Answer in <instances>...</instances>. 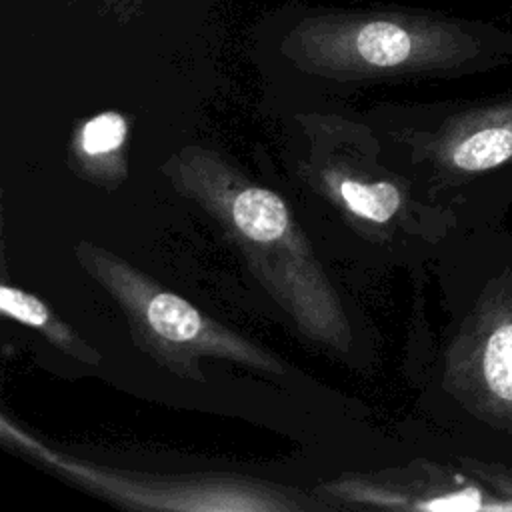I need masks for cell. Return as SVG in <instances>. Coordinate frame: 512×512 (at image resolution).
Here are the masks:
<instances>
[{
    "mask_svg": "<svg viewBox=\"0 0 512 512\" xmlns=\"http://www.w3.org/2000/svg\"><path fill=\"white\" fill-rule=\"evenodd\" d=\"M446 390L476 418L512 432V274L492 278L446 352Z\"/></svg>",
    "mask_w": 512,
    "mask_h": 512,
    "instance_id": "4",
    "label": "cell"
},
{
    "mask_svg": "<svg viewBox=\"0 0 512 512\" xmlns=\"http://www.w3.org/2000/svg\"><path fill=\"white\" fill-rule=\"evenodd\" d=\"M74 252L82 268L116 300L134 342L170 372L204 382L198 366L202 356L226 358L270 374L286 372L274 354L204 316L118 254L90 242L76 244Z\"/></svg>",
    "mask_w": 512,
    "mask_h": 512,
    "instance_id": "3",
    "label": "cell"
},
{
    "mask_svg": "<svg viewBox=\"0 0 512 512\" xmlns=\"http://www.w3.org/2000/svg\"><path fill=\"white\" fill-rule=\"evenodd\" d=\"M426 152L448 174H480L512 160V96L450 116Z\"/></svg>",
    "mask_w": 512,
    "mask_h": 512,
    "instance_id": "5",
    "label": "cell"
},
{
    "mask_svg": "<svg viewBox=\"0 0 512 512\" xmlns=\"http://www.w3.org/2000/svg\"><path fill=\"white\" fill-rule=\"evenodd\" d=\"M0 308L6 316H10L26 326L36 328L46 340H50L62 352H66L90 366L100 364V354L88 342H84L64 320H60L48 308V304H44L34 294H28L20 288L2 284L0 286Z\"/></svg>",
    "mask_w": 512,
    "mask_h": 512,
    "instance_id": "6",
    "label": "cell"
},
{
    "mask_svg": "<svg viewBox=\"0 0 512 512\" xmlns=\"http://www.w3.org/2000/svg\"><path fill=\"white\" fill-rule=\"evenodd\" d=\"M164 170L180 194L214 218L304 338L338 354L350 352L342 300L276 192L252 184L200 146L180 150Z\"/></svg>",
    "mask_w": 512,
    "mask_h": 512,
    "instance_id": "1",
    "label": "cell"
},
{
    "mask_svg": "<svg viewBox=\"0 0 512 512\" xmlns=\"http://www.w3.org/2000/svg\"><path fill=\"white\" fill-rule=\"evenodd\" d=\"M126 136H128V124H126V118L120 116L118 112H102L90 118L88 122H84L76 134V144H74L76 156L84 158V172L92 170L94 158H104L108 176H116L118 180H122L118 174H114L110 158L118 154Z\"/></svg>",
    "mask_w": 512,
    "mask_h": 512,
    "instance_id": "8",
    "label": "cell"
},
{
    "mask_svg": "<svg viewBox=\"0 0 512 512\" xmlns=\"http://www.w3.org/2000/svg\"><path fill=\"white\" fill-rule=\"evenodd\" d=\"M324 182L340 206L366 222L386 224L404 206V192L390 180L364 182L324 174Z\"/></svg>",
    "mask_w": 512,
    "mask_h": 512,
    "instance_id": "7",
    "label": "cell"
},
{
    "mask_svg": "<svg viewBox=\"0 0 512 512\" xmlns=\"http://www.w3.org/2000/svg\"><path fill=\"white\" fill-rule=\"evenodd\" d=\"M284 50L330 78L458 74L512 58V32L430 14H328L300 22Z\"/></svg>",
    "mask_w": 512,
    "mask_h": 512,
    "instance_id": "2",
    "label": "cell"
}]
</instances>
